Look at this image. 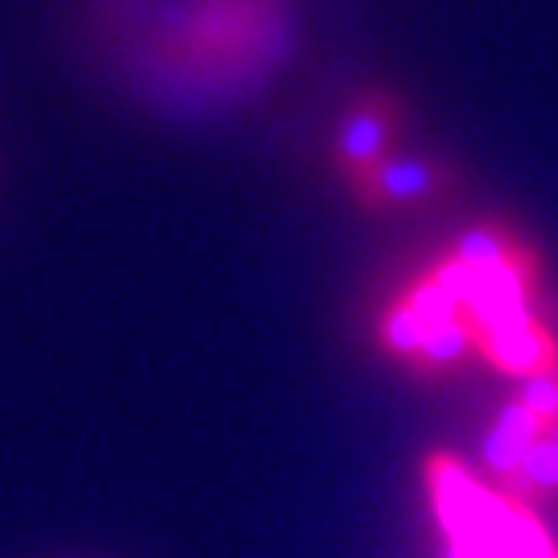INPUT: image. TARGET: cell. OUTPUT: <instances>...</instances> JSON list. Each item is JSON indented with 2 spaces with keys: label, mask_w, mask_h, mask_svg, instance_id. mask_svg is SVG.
<instances>
[{
  "label": "cell",
  "mask_w": 558,
  "mask_h": 558,
  "mask_svg": "<svg viewBox=\"0 0 558 558\" xmlns=\"http://www.w3.org/2000/svg\"><path fill=\"white\" fill-rule=\"evenodd\" d=\"M398 294L410 302V306H414L426 323H442V319H456V315H463V306L451 299V290H447V286L430 274V269L414 274V278L401 286Z\"/></svg>",
  "instance_id": "11"
},
{
  "label": "cell",
  "mask_w": 558,
  "mask_h": 558,
  "mask_svg": "<svg viewBox=\"0 0 558 558\" xmlns=\"http://www.w3.org/2000/svg\"><path fill=\"white\" fill-rule=\"evenodd\" d=\"M525 248H534V244L521 236V232H513L509 223L480 220V223H472V228H463V232L451 240L447 253H451L456 260H463V265L480 269V274H488V269H497V265H505V260L521 257Z\"/></svg>",
  "instance_id": "7"
},
{
  "label": "cell",
  "mask_w": 558,
  "mask_h": 558,
  "mask_svg": "<svg viewBox=\"0 0 558 558\" xmlns=\"http://www.w3.org/2000/svg\"><path fill=\"white\" fill-rule=\"evenodd\" d=\"M542 439H550V426H546L534 410H525L518 398L505 401L497 422H493V426L484 430V439H480V456H484V468H488L493 488L505 493V488L513 484V476H518L521 456Z\"/></svg>",
  "instance_id": "6"
},
{
  "label": "cell",
  "mask_w": 558,
  "mask_h": 558,
  "mask_svg": "<svg viewBox=\"0 0 558 558\" xmlns=\"http://www.w3.org/2000/svg\"><path fill=\"white\" fill-rule=\"evenodd\" d=\"M405 133V108L393 92H364L352 108L339 117L331 161L348 186L377 170L385 158L398 154V137Z\"/></svg>",
  "instance_id": "3"
},
{
  "label": "cell",
  "mask_w": 558,
  "mask_h": 558,
  "mask_svg": "<svg viewBox=\"0 0 558 558\" xmlns=\"http://www.w3.org/2000/svg\"><path fill=\"white\" fill-rule=\"evenodd\" d=\"M426 331H430V323L422 319L418 311L401 299V294L377 315V348L385 352V356L398 360V364H405V368L418 364Z\"/></svg>",
  "instance_id": "9"
},
{
  "label": "cell",
  "mask_w": 558,
  "mask_h": 558,
  "mask_svg": "<svg viewBox=\"0 0 558 558\" xmlns=\"http://www.w3.org/2000/svg\"><path fill=\"white\" fill-rule=\"evenodd\" d=\"M100 21L124 59H223L236 96L294 50V0H100Z\"/></svg>",
  "instance_id": "1"
},
{
  "label": "cell",
  "mask_w": 558,
  "mask_h": 558,
  "mask_svg": "<svg viewBox=\"0 0 558 558\" xmlns=\"http://www.w3.org/2000/svg\"><path fill=\"white\" fill-rule=\"evenodd\" d=\"M476 356L505 377H555L558 373V339L538 311H521L513 319L476 331Z\"/></svg>",
  "instance_id": "5"
},
{
  "label": "cell",
  "mask_w": 558,
  "mask_h": 558,
  "mask_svg": "<svg viewBox=\"0 0 558 558\" xmlns=\"http://www.w3.org/2000/svg\"><path fill=\"white\" fill-rule=\"evenodd\" d=\"M505 497L525 500V505H534L538 497H558V451H555V442L542 439L521 456L518 476H513V484L505 488Z\"/></svg>",
  "instance_id": "10"
},
{
  "label": "cell",
  "mask_w": 558,
  "mask_h": 558,
  "mask_svg": "<svg viewBox=\"0 0 558 558\" xmlns=\"http://www.w3.org/2000/svg\"><path fill=\"white\" fill-rule=\"evenodd\" d=\"M468 356H476V327L468 323V315H456V319L430 323L426 331V343H422V356L414 364L418 377L439 380L447 373H456Z\"/></svg>",
  "instance_id": "8"
},
{
  "label": "cell",
  "mask_w": 558,
  "mask_h": 558,
  "mask_svg": "<svg viewBox=\"0 0 558 558\" xmlns=\"http://www.w3.org/2000/svg\"><path fill=\"white\" fill-rule=\"evenodd\" d=\"M550 442H555V451H558V426H555V430H550Z\"/></svg>",
  "instance_id": "13"
},
{
  "label": "cell",
  "mask_w": 558,
  "mask_h": 558,
  "mask_svg": "<svg viewBox=\"0 0 558 558\" xmlns=\"http://www.w3.org/2000/svg\"><path fill=\"white\" fill-rule=\"evenodd\" d=\"M518 401L525 410H534L550 430L558 426V373L555 377H530L521 380V393Z\"/></svg>",
  "instance_id": "12"
},
{
  "label": "cell",
  "mask_w": 558,
  "mask_h": 558,
  "mask_svg": "<svg viewBox=\"0 0 558 558\" xmlns=\"http://www.w3.org/2000/svg\"><path fill=\"white\" fill-rule=\"evenodd\" d=\"M456 166L430 154H393L385 158L377 170H368L360 182H352V199L360 211L368 216H385V211H405L418 203L442 199L456 191Z\"/></svg>",
  "instance_id": "4"
},
{
  "label": "cell",
  "mask_w": 558,
  "mask_h": 558,
  "mask_svg": "<svg viewBox=\"0 0 558 558\" xmlns=\"http://www.w3.org/2000/svg\"><path fill=\"white\" fill-rule=\"evenodd\" d=\"M422 480H426V497H430L435 521H439L447 542H463L484 534L497 521L500 505H505V493H497L493 484H480L463 468V459H456L451 451H442V447L426 451V459H422Z\"/></svg>",
  "instance_id": "2"
}]
</instances>
